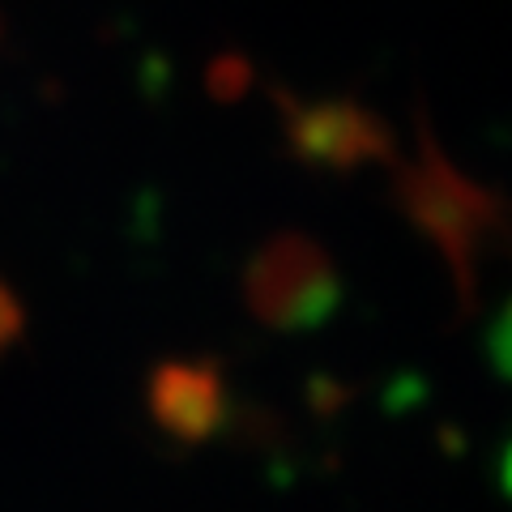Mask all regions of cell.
Instances as JSON below:
<instances>
[{
    "instance_id": "3957f363",
    "label": "cell",
    "mask_w": 512,
    "mask_h": 512,
    "mask_svg": "<svg viewBox=\"0 0 512 512\" xmlns=\"http://www.w3.org/2000/svg\"><path fill=\"white\" fill-rule=\"evenodd\" d=\"M410 210L448 248L457 269H466V244H474V235L483 239L495 214L483 192L448 167H419L410 175Z\"/></svg>"
},
{
    "instance_id": "7a4b0ae2",
    "label": "cell",
    "mask_w": 512,
    "mask_h": 512,
    "mask_svg": "<svg viewBox=\"0 0 512 512\" xmlns=\"http://www.w3.org/2000/svg\"><path fill=\"white\" fill-rule=\"evenodd\" d=\"M150 419L180 444H201L227 419V380L210 359H167L146 384Z\"/></svg>"
},
{
    "instance_id": "277c9868",
    "label": "cell",
    "mask_w": 512,
    "mask_h": 512,
    "mask_svg": "<svg viewBox=\"0 0 512 512\" xmlns=\"http://www.w3.org/2000/svg\"><path fill=\"white\" fill-rule=\"evenodd\" d=\"M291 141L308 158L350 163V158L376 150V124L355 107H295Z\"/></svg>"
},
{
    "instance_id": "5b68a950",
    "label": "cell",
    "mask_w": 512,
    "mask_h": 512,
    "mask_svg": "<svg viewBox=\"0 0 512 512\" xmlns=\"http://www.w3.org/2000/svg\"><path fill=\"white\" fill-rule=\"evenodd\" d=\"M22 333H26V308H22V299L13 295V286L0 278V355H9V350L22 342Z\"/></svg>"
},
{
    "instance_id": "8992f818",
    "label": "cell",
    "mask_w": 512,
    "mask_h": 512,
    "mask_svg": "<svg viewBox=\"0 0 512 512\" xmlns=\"http://www.w3.org/2000/svg\"><path fill=\"white\" fill-rule=\"evenodd\" d=\"M210 86H214L218 94H231L235 86H244V64H235V60H218V64H214Z\"/></svg>"
},
{
    "instance_id": "6da1fadb",
    "label": "cell",
    "mask_w": 512,
    "mask_h": 512,
    "mask_svg": "<svg viewBox=\"0 0 512 512\" xmlns=\"http://www.w3.org/2000/svg\"><path fill=\"white\" fill-rule=\"evenodd\" d=\"M248 308L274 329H303L320 320L338 299V274L329 256L303 235L269 239L244 274Z\"/></svg>"
}]
</instances>
